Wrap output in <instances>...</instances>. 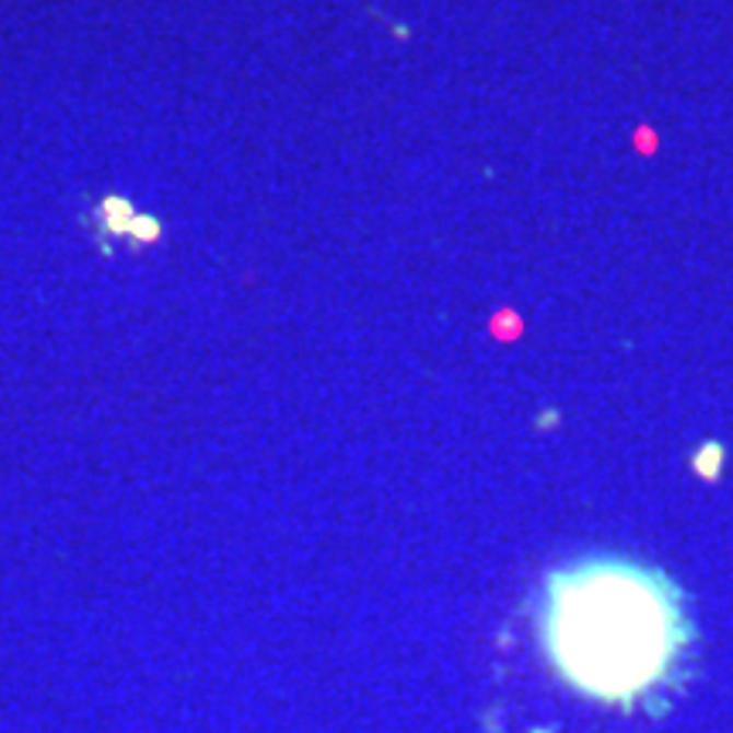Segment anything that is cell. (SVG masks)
I'll return each instance as SVG.
<instances>
[{
	"mask_svg": "<svg viewBox=\"0 0 733 733\" xmlns=\"http://www.w3.org/2000/svg\"><path fill=\"white\" fill-rule=\"evenodd\" d=\"M683 639L676 587L636 560L587 557L547 581V655L591 696L628 699L649 689L676 662Z\"/></svg>",
	"mask_w": 733,
	"mask_h": 733,
	"instance_id": "cell-1",
	"label": "cell"
},
{
	"mask_svg": "<svg viewBox=\"0 0 733 733\" xmlns=\"http://www.w3.org/2000/svg\"><path fill=\"white\" fill-rule=\"evenodd\" d=\"M132 218H137V211H132V205L123 201V197H106V201L98 205V221H103V228L109 231V235L126 238V228L132 224Z\"/></svg>",
	"mask_w": 733,
	"mask_h": 733,
	"instance_id": "cell-2",
	"label": "cell"
},
{
	"mask_svg": "<svg viewBox=\"0 0 733 733\" xmlns=\"http://www.w3.org/2000/svg\"><path fill=\"white\" fill-rule=\"evenodd\" d=\"M160 221L156 218H150V214H137L132 218V224L126 228V238L132 242V245H150V242H156L160 238Z\"/></svg>",
	"mask_w": 733,
	"mask_h": 733,
	"instance_id": "cell-3",
	"label": "cell"
}]
</instances>
